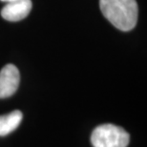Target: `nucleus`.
Listing matches in <instances>:
<instances>
[{
  "instance_id": "3",
  "label": "nucleus",
  "mask_w": 147,
  "mask_h": 147,
  "mask_svg": "<svg viewBox=\"0 0 147 147\" xmlns=\"http://www.w3.org/2000/svg\"><path fill=\"white\" fill-rule=\"evenodd\" d=\"M20 75L18 69L13 64L4 66L0 71V98L13 96L19 86Z\"/></svg>"
},
{
  "instance_id": "2",
  "label": "nucleus",
  "mask_w": 147,
  "mask_h": 147,
  "mask_svg": "<svg viewBox=\"0 0 147 147\" xmlns=\"http://www.w3.org/2000/svg\"><path fill=\"white\" fill-rule=\"evenodd\" d=\"M130 136L124 129L114 124H102L93 131L91 142L94 147H127Z\"/></svg>"
},
{
  "instance_id": "4",
  "label": "nucleus",
  "mask_w": 147,
  "mask_h": 147,
  "mask_svg": "<svg viewBox=\"0 0 147 147\" xmlns=\"http://www.w3.org/2000/svg\"><path fill=\"white\" fill-rule=\"evenodd\" d=\"M33 7L31 0H16V1L6 3L2 9L1 16L5 20L16 22L24 19L30 13Z\"/></svg>"
},
{
  "instance_id": "5",
  "label": "nucleus",
  "mask_w": 147,
  "mask_h": 147,
  "mask_svg": "<svg viewBox=\"0 0 147 147\" xmlns=\"http://www.w3.org/2000/svg\"><path fill=\"white\" fill-rule=\"evenodd\" d=\"M23 115L18 110L0 116V136L4 137L16 130L21 123Z\"/></svg>"
},
{
  "instance_id": "1",
  "label": "nucleus",
  "mask_w": 147,
  "mask_h": 147,
  "mask_svg": "<svg viewBox=\"0 0 147 147\" xmlns=\"http://www.w3.org/2000/svg\"><path fill=\"white\" fill-rule=\"evenodd\" d=\"M99 8L105 18L119 30L129 32L136 27L139 16L136 0H99Z\"/></svg>"
},
{
  "instance_id": "6",
  "label": "nucleus",
  "mask_w": 147,
  "mask_h": 147,
  "mask_svg": "<svg viewBox=\"0 0 147 147\" xmlns=\"http://www.w3.org/2000/svg\"><path fill=\"white\" fill-rule=\"evenodd\" d=\"M2 2H5V3H10V2H13V1H16V0H0Z\"/></svg>"
}]
</instances>
